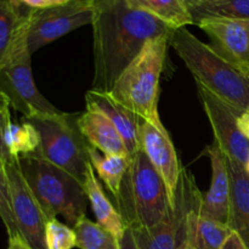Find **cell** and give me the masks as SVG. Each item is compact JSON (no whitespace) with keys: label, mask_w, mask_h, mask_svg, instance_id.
Returning a JSON list of instances; mask_svg holds the SVG:
<instances>
[{"label":"cell","mask_w":249,"mask_h":249,"mask_svg":"<svg viewBox=\"0 0 249 249\" xmlns=\"http://www.w3.org/2000/svg\"><path fill=\"white\" fill-rule=\"evenodd\" d=\"M89 157L94 170L114 198L121 189L131 157L121 155H104L91 146L89 147Z\"/></svg>","instance_id":"obj_20"},{"label":"cell","mask_w":249,"mask_h":249,"mask_svg":"<svg viewBox=\"0 0 249 249\" xmlns=\"http://www.w3.org/2000/svg\"><path fill=\"white\" fill-rule=\"evenodd\" d=\"M27 186L49 220L62 216L75 225L87 215L88 197L84 186L73 175L56 167L38 155L16 160Z\"/></svg>","instance_id":"obj_5"},{"label":"cell","mask_w":249,"mask_h":249,"mask_svg":"<svg viewBox=\"0 0 249 249\" xmlns=\"http://www.w3.org/2000/svg\"><path fill=\"white\" fill-rule=\"evenodd\" d=\"M5 108H10V104L7 101V99L5 97V95L0 91V109H5Z\"/></svg>","instance_id":"obj_34"},{"label":"cell","mask_w":249,"mask_h":249,"mask_svg":"<svg viewBox=\"0 0 249 249\" xmlns=\"http://www.w3.org/2000/svg\"><path fill=\"white\" fill-rule=\"evenodd\" d=\"M78 117L79 113L60 111L24 119L36 129L40 138V147L36 155L70 173L84 186L90 163V145L80 131Z\"/></svg>","instance_id":"obj_6"},{"label":"cell","mask_w":249,"mask_h":249,"mask_svg":"<svg viewBox=\"0 0 249 249\" xmlns=\"http://www.w3.org/2000/svg\"><path fill=\"white\" fill-rule=\"evenodd\" d=\"M10 121H11L10 108L0 109V163H2L4 165L12 160L6 145H5V130H6V126Z\"/></svg>","instance_id":"obj_27"},{"label":"cell","mask_w":249,"mask_h":249,"mask_svg":"<svg viewBox=\"0 0 249 249\" xmlns=\"http://www.w3.org/2000/svg\"><path fill=\"white\" fill-rule=\"evenodd\" d=\"M32 10L18 0H0V65L27 38Z\"/></svg>","instance_id":"obj_18"},{"label":"cell","mask_w":249,"mask_h":249,"mask_svg":"<svg viewBox=\"0 0 249 249\" xmlns=\"http://www.w3.org/2000/svg\"><path fill=\"white\" fill-rule=\"evenodd\" d=\"M194 24L209 17L249 19V0H211L191 10Z\"/></svg>","instance_id":"obj_24"},{"label":"cell","mask_w":249,"mask_h":249,"mask_svg":"<svg viewBox=\"0 0 249 249\" xmlns=\"http://www.w3.org/2000/svg\"><path fill=\"white\" fill-rule=\"evenodd\" d=\"M140 142L148 160L164 181L170 203L174 207L184 169L180 167L177 150L173 145L169 133L160 130L147 122H143L140 130Z\"/></svg>","instance_id":"obj_12"},{"label":"cell","mask_w":249,"mask_h":249,"mask_svg":"<svg viewBox=\"0 0 249 249\" xmlns=\"http://www.w3.org/2000/svg\"><path fill=\"white\" fill-rule=\"evenodd\" d=\"M94 80L91 89L109 92L126 66L151 39L172 36L174 28L134 9L126 0H92Z\"/></svg>","instance_id":"obj_1"},{"label":"cell","mask_w":249,"mask_h":249,"mask_svg":"<svg viewBox=\"0 0 249 249\" xmlns=\"http://www.w3.org/2000/svg\"><path fill=\"white\" fill-rule=\"evenodd\" d=\"M0 219L4 223L9 238L21 237L17 230L12 211L11 190H10L9 177L6 173V165L0 163Z\"/></svg>","instance_id":"obj_25"},{"label":"cell","mask_w":249,"mask_h":249,"mask_svg":"<svg viewBox=\"0 0 249 249\" xmlns=\"http://www.w3.org/2000/svg\"><path fill=\"white\" fill-rule=\"evenodd\" d=\"M27 38L19 41L0 65V91L10 107L23 114V118L60 112L36 88Z\"/></svg>","instance_id":"obj_7"},{"label":"cell","mask_w":249,"mask_h":249,"mask_svg":"<svg viewBox=\"0 0 249 249\" xmlns=\"http://www.w3.org/2000/svg\"><path fill=\"white\" fill-rule=\"evenodd\" d=\"M92 19V0H72L49 9L32 10L27 33L29 53H36L70 32L91 24Z\"/></svg>","instance_id":"obj_8"},{"label":"cell","mask_w":249,"mask_h":249,"mask_svg":"<svg viewBox=\"0 0 249 249\" xmlns=\"http://www.w3.org/2000/svg\"><path fill=\"white\" fill-rule=\"evenodd\" d=\"M23 6L31 10H44L49 7L58 6V5L67 4L72 0H18Z\"/></svg>","instance_id":"obj_28"},{"label":"cell","mask_w":249,"mask_h":249,"mask_svg":"<svg viewBox=\"0 0 249 249\" xmlns=\"http://www.w3.org/2000/svg\"><path fill=\"white\" fill-rule=\"evenodd\" d=\"M6 173L11 190L12 211L19 236L31 249H48L45 231L49 219L27 186L16 160L7 163Z\"/></svg>","instance_id":"obj_10"},{"label":"cell","mask_w":249,"mask_h":249,"mask_svg":"<svg viewBox=\"0 0 249 249\" xmlns=\"http://www.w3.org/2000/svg\"><path fill=\"white\" fill-rule=\"evenodd\" d=\"M139 249H180L186 245L185 208L175 197L173 213L165 220L150 228L130 229Z\"/></svg>","instance_id":"obj_15"},{"label":"cell","mask_w":249,"mask_h":249,"mask_svg":"<svg viewBox=\"0 0 249 249\" xmlns=\"http://www.w3.org/2000/svg\"><path fill=\"white\" fill-rule=\"evenodd\" d=\"M84 190L90 207L92 209V213L96 218V223L111 231L116 237L121 238L125 231L126 226L119 212L117 211L116 207L112 204L107 195L105 194L104 187L95 175V170L92 168L91 162L88 164L87 168Z\"/></svg>","instance_id":"obj_19"},{"label":"cell","mask_w":249,"mask_h":249,"mask_svg":"<svg viewBox=\"0 0 249 249\" xmlns=\"http://www.w3.org/2000/svg\"><path fill=\"white\" fill-rule=\"evenodd\" d=\"M180 249H195V248H194V247H191V246H190V245H187V243H186V245H185L184 247H182V248H180Z\"/></svg>","instance_id":"obj_35"},{"label":"cell","mask_w":249,"mask_h":249,"mask_svg":"<svg viewBox=\"0 0 249 249\" xmlns=\"http://www.w3.org/2000/svg\"><path fill=\"white\" fill-rule=\"evenodd\" d=\"M182 1L185 2V5H186L187 10H189V12L191 11V10L196 9V7H198L199 5L204 4V2H208L211 1V0H182Z\"/></svg>","instance_id":"obj_33"},{"label":"cell","mask_w":249,"mask_h":249,"mask_svg":"<svg viewBox=\"0 0 249 249\" xmlns=\"http://www.w3.org/2000/svg\"><path fill=\"white\" fill-rule=\"evenodd\" d=\"M226 157V156H225ZM230 177L229 228L249 249V174L245 165L226 157Z\"/></svg>","instance_id":"obj_16"},{"label":"cell","mask_w":249,"mask_h":249,"mask_svg":"<svg viewBox=\"0 0 249 249\" xmlns=\"http://www.w3.org/2000/svg\"><path fill=\"white\" fill-rule=\"evenodd\" d=\"M199 101L206 111L214 134V142L228 158L240 164H247L249 160V140L242 134L237 124L240 112L196 83Z\"/></svg>","instance_id":"obj_9"},{"label":"cell","mask_w":249,"mask_h":249,"mask_svg":"<svg viewBox=\"0 0 249 249\" xmlns=\"http://www.w3.org/2000/svg\"><path fill=\"white\" fill-rule=\"evenodd\" d=\"M126 2L134 9L157 17L174 29L194 24L182 0H126Z\"/></svg>","instance_id":"obj_21"},{"label":"cell","mask_w":249,"mask_h":249,"mask_svg":"<svg viewBox=\"0 0 249 249\" xmlns=\"http://www.w3.org/2000/svg\"><path fill=\"white\" fill-rule=\"evenodd\" d=\"M211 160L212 179L209 189L202 194L201 213L228 225L230 215V177L226 157L215 142L206 148Z\"/></svg>","instance_id":"obj_14"},{"label":"cell","mask_w":249,"mask_h":249,"mask_svg":"<svg viewBox=\"0 0 249 249\" xmlns=\"http://www.w3.org/2000/svg\"><path fill=\"white\" fill-rule=\"evenodd\" d=\"M7 249H31L26 245L21 237L18 238H9V245H7Z\"/></svg>","instance_id":"obj_32"},{"label":"cell","mask_w":249,"mask_h":249,"mask_svg":"<svg viewBox=\"0 0 249 249\" xmlns=\"http://www.w3.org/2000/svg\"><path fill=\"white\" fill-rule=\"evenodd\" d=\"M119 249H139L135 240H134L133 232L129 228L125 229L123 236L119 238Z\"/></svg>","instance_id":"obj_29"},{"label":"cell","mask_w":249,"mask_h":249,"mask_svg":"<svg viewBox=\"0 0 249 249\" xmlns=\"http://www.w3.org/2000/svg\"><path fill=\"white\" fill-rule=\"evenodd\" d=\"M75 247L79 249H119V238L99 223L87 215L82 216L73 226Z\"/></svg>","instance_id":"obj_23"},{"label":"cell","mask_w":249,"mask_h":249,"mask_svg":"<svg viewBox=\"0 0 249 249\" xmlns=\"http://www.w3.org/2000/svg\"><path fill=\"white\" fill-rule=\"evenodd\" d=\"M5 145L12 160L36 155L40 147V138L36 129L23 118L22 123L9 122L5 130Z\"/></svg>","instance_id":"obj_22"},{"label":"cell","mask_w":249,"mask_h":249,"mask_svg":"<svg viewBox=\"0 0 249 249\" xmlns=\"http://www.w3.org/2000/svg\"><path fill=\"white\" fill-rule=\"evenodd\" d=\"M46 248L48 249H73L75 247V233L73 228L51 219L46 224Z\"/></svg>","instance_id":"obj_26"},{"label":"cell","mask_w":249,"mask_h":249,"mask_svg":"<svg viewBox=\"0 0 249 249\" xmlns=\"http://www.w3.org/2000/svg\"><path fill=\"white\" fill-rule=\"evenodd\" d=\"M237 124L240 130L242 131L243 135L249 140V112H243L238 116L237 118Z\"/></svg>","instance_id":"obj_31"},{"label":"cell","mask_w":249,"mask_h":249,"mask_svg":"<svg viewBox=\"0 0 249 249\" xmlns=\"http://www.w3.org/2000/svg\"><path fill=\"white\" fill-rule=\"evenodd\" d=\"M198 26L221 56L249 77V19L209 17Z\"/></svg>","instance_id":"obj_11"},{"label":"cell","mask_w":249,"mask_h":249,"mask_svg":"<svg viewBox=\"0 0 249 249\" xmlns=\"http://www.w3.org/2000/svg\"><path fill=\"white\" fill-rule=\"evenodd\" d=\"M78 125L88 143L104 155L130 156L119 131L104 114L85 109L79 113Z\"/></svg>","instance_id":"obj_17"},{"label":"cell","mask_w":249,"mask_h":249,"mask_svg":"<svg viewBox=\"0 0 249 249\" xmlns=\"http://www.w3.org/2000/svg\"><path fill=\"white\" fill-rule=\"evenodd\" d=\"M114 199L125 226L133 230L156 225L174 211L164 181L142 148L131 156L130 164Z\"/></svg>","instance_id":"obj_4"},{"label":"cell","mask_w":249,"mask_h":249,"mask_svg":"<svg viewBox=\"0 0 249 249\" xmlns=\"http://www.w3.org/2000/svg\"><path fill=\"white\" fill-rule=\"evenodd\" d=\"M247 112H249V106H248V109H247Z\"/></svg>","instance_id":"obj_37"},{"label":"cell","mask_w":249,"mask_h":249,"mask_svg":"<svg viewBox=\"0 0 249 249\" xmlns=\"http://www.w3.org/2000/svg\"><path fill=\"white\" fill-rule=\"evenodd\" d=\"M169 39L170 36H164L148 40L109 91L119 104L162 131L167 129L158 113V99Z\"/></svg>","instance_id":"obj_3"},{"label":"cell","mask_w":249,"mask_h":249,"mask_svg":"<svg viewBox=\"0 0 249 249\" xmlns=\"http://www.w3.org/2000/svg\"><path fill=\"white\" fill-rule=\"evenodd\" d=\"M85 109L99 112L111 121L123 138L129 155L133 156L140 150V130L145 121L119 104L109 92L90 89L85 94Z\"/></svg>","instance_id":"obj_13"},{"label":"cell","mask_w":249,"mask_h":249,"mask_svg":"<svg viewBox=\"0 0 249 249\" xmlns=\"http://www.w3.org/2000/svg\"><path fill=\"white\" fill-rule=\"evenodd\" d=\"M246 170H247V172H248V174H249V160H248L247 164H246Z\"/></svg>","instance_id":"obj_36"},{"label":"cell","mask_w":249,"mask_h":249,"mask_svg":"<svg viewBox=\"0 0 249 249\" xmlns=\"http://www.w3.org/2000/svg\"><path fill=\"white\" fill-rule=\"evenodd\" d=\"M220 249H248V248L246 247V245L242 242V240H241L235 232H232L230 236H229L226 242L224 243L223 247Z\"/></svg>","instance_id":"obj_30"},{"label":"cell","mask_w":249,"mask_h":249,"mask_svg":"<svg viewBox=\"0 0 249 249\" xmlns=\"http://www.w3.org/2000/svg\"><path fill=\"white\" fill-rule=\"evenodd\" d=\"M196 83L243 113L249 106V77L221 56L211 44L199 40L186 27L174 29L169 39Z\"/></svg>","instance_id":"obj_2"}]
</instances>
